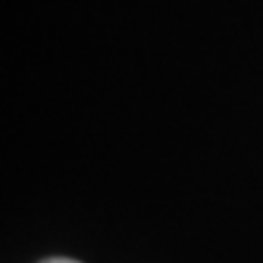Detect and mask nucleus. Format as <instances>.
Instances as JSON below:
<instances>
[{"label":"nucleus","instance_id":"nucleus-1","mask_svg":"<svg viewBox=\"0 0 263 263\" xmlns=\"http://www.w3.org/2000/svg\"><path fill=\"white\" fill-rule=\"evenodd\" d=\"M42 263H79V261H72V259H64V257H55V259H46Z\"/></svg>","mask_w":263,"mask_h":263}]
</instances>
